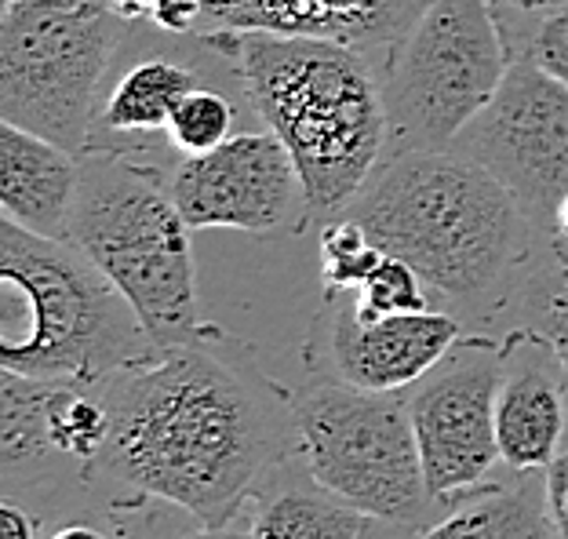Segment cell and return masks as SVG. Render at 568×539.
Instances as JSON below:
<instances>
[{"instance_id":"cell-34","label":"cell","mask_w":568,"mask_h":539,"mask_svg":"<svg viewBox=\"0 0 568 539\" xmlns=\"http://www.w3.org/2000/svg\"><path fill=\"white\" fill-rule=\"evenodd\" d=\"M4 4H8V0H4Z\"/></svg>"},{"instance_id":"cell-18","label":"cell","mask_w":568,"mask_h":539,"mask_svg":"<svg viewBox=\"0 0 568 539\" xmlns=\"http://www.w3.org/2000/svg\"><path fill=\"white\" fill-rule=\"evenodd\" d=\"M547 481L544 470H510L507 481L477 485L456 499L416 539H550Z\"/></svg>"},{"instance_id":"cell-26","label":"cell","mask_w":568,"mask_h":539,"mask_svg":"<svg viewBox=\"0 0 568 539\" xmlns=\"http://www.w3.org/2000/svg\"><path fill=\"white\" fill-rule=\"evenodd\" d=\"M488 4L496 8V16L503 22V33H507V44L514 48V41H518L528 26H532L536 19H544L547 11L561 8L565 0H488Z\"/></svg>"},{"instance_id":"cell-3","label":"cell","mask_w":568,"mask_h":539,"mask_svg":"<svg viewBox=\"0 0 568 539\" xmlns=\"http://www.w3.org/2000/svg\"><path fill=\"white\" fill-rule=\"evenodd\" d=\"M303 175L310 226L351 209L386 157L383 62L325 37L212 30Z\"/></svg>"},{"instance_id":"cell-10","label":"cell","mask_w":568,"mask_h":539,"mask_svg":"<svg viewBox=\"0 0 568 539\" xmlns=\"http://www.w3.org/2000/svg\"><path fill=\"white\" fill-rule=\"evenodd\" d=\"M110 438L102 379H33L0 368V470L4 496L51 504L77 481L99 492V459Z\"/></svg>"},{"instance_id":"cell-31","label":"cell","mask_w":568,"mask_h":539,"mask_svg":"<svg viewBox=\"0 0 568 539\" xmlns=\"http://www.w3.org/2000/svg\"><path fill=\"white\" fill-rule=\"evenodd\" d=\"M416 532H419V529H412V525L368 518V521H365V532H361V539H416Z\"/></svg>"},{"instance_id":"cell-6","label":"cell","mask_w":568,"mask_h":539,"mask_svg":"<svg viewBox=\"0 0 568 539\" xmlns=\"http://www.w3.org/2000/svg\"><path fill=\"white\" fill-rule=\"evenodd\" d=\"M132 30L135 22L110 0H8L0 16V121L81 157Z\"/></svg>"},{"instance_id":"cell-28","label":"cell","mask_w":568,"mask_h":539,"mask_svg":"<svg viewBox=\"0 0 568 539\" xmlns=\"http://www.w3.org/2000/svg\"><path fill=\"white\" fill-rule=\"evenodd\" d=\"M0 539H37V518L19 499L4 496V504H0Z\"/></svg>"},{"instance_id":"cell-11","label":"cell","mask_w":568,"mask_h":539,"mask_svg":"<svg viewBox=\"0 0 568 539\" xmlns=\"http://www.w3.org/2000/svg\"><path fill=\"white\" fill-rule=\"evenodd\" d=\"M499 379L503 339L467 332L416 387L405 390L426 489L442 510L485 485L503 464L496 441Z\"/></svg>"},{"instance_id":"cell-7","label":"cell","mask_w":568,"mask_h":539,"mask_svg":"<svg viewBox=\"0 0 568 539\" xmlns=\"http://www.w3.org/2000/svg\"><path fill=\"white\" fill-rule=\"evenodd\" d=\"M306 478L368 518L430 525L442 507L426 489L405 390L379 394L317 379L288 394Z\"/></svg>"},{"instance_id":"cell-12","label":"cell","mask_w":568,"mask_h":539,"mask_svg":"<svg viewBox=\"0 0 568 539\" xmlns=\"http://www.w3.org/2000/svg\"><path fill=\"white\" fill-rule=\"evenodd\" d=\"M230 73H237L234 59L215 44L212 33H164L150 22H135L102 88L84 153H113V157L161 164L150 150L158 139H164V128L179 102L193 88Z\"/></svg>"},{"instance_id":"cell-5","label":"cell","mask_w":568,"mask_h":539,"mask_svg":"<svg viewBox=\"0 0 568 539\" xmlns=\"http://www.w3.org/2000/svg\"><path fill=\"white\" fill-rule=\"evenodd\" d=\"M172 169L142 157L84 153L67 241L135 306L161 350L223 339L197 311L190 226L172 197Z\"/></svg>"},{"instance_id":"cell-27","label":"cell","mask_w":568,"mask_h":539,"mask_svg":"<svg viewBox=\"0 0 568 539\" xmlns=\"http://www.w3.org/2000/svg\"><path fill=\"white\" fill-rule=\"evenodd\" d=\"M544 481H547L550 525H554V532L568 539V445L550 459V467L544 470Z\"/></svg>"},{"instance_id":"cell-8","label":"cell","mask_w":568,"mask_h":539,"mask_svg":"<svg viewBox=\"0 0 568 539\" xmlns=\"http://www.w3.org/2000/svg\"><path fill=\"white\" fill-rule=\"evenodd\" d=\"M510 44L488 0H430L383 67L386 157L448 150L499 92Z\"/></svg>"},{"instance_id":"cell-20","label":"cell","mask_w":568,"mask_h":539,"mask_svg":"<svg viewBox=\"0 0 568 539\" xmlns=\"http://www.w3.org/2000/svg\"><path fill=\"white\" fill-rule=\"evenodd\" d=\"M248 118H260V110H255L237 70L230 77H219V81L193 88L175 106L172 121H168L164 143L175 161L197 157V153H209L215 146H223L226 139H234L237 132H244Z\"/></svg>"},{"instance_id":"cell-30","label":"cell","mask_w":568,"mask_h":539,"mask_svg":"<svg viewBox=\"0 0 568 539\" xmlns=\"http://www.w3.org/2000/svg\"><path fill=\"white\" fill-rule=\"evenodd\" d=\"M175 539H252V518H234L226 525H201V529L183 532Z\"/></svg>"},{"instance_id":"cell-32","label":"cell","mask_w":568,"mask_h":539,"mask_svg":"<svg viewBox=\"0 0 568 539\" xmlns=\"http://www.w3.org/2000/svg\"><path fill=\"white\" fill-rule=\"evenodd\" d=\"M550 241H565V245H568V197H565L561 212H558V230H554Z\"/></svg>"},{"instance_id":"cell-9","label":"cell","mask_w":568,"mask_h":539,"mask_svg":"<svg viewBox=\"0 0 568 539\" xmlns=\"http://www.w3.org/2000/svg\"><path fill=\"white\" fill-rule=\"evenodd\" d=\"M452 150L510 190L547 241L568 197V84L536 59L514 55L493 102L463 128Z\"/></svg>"},{"instance_id":"cell-25","label":"cell","mask_w":568,"mask_h":539,"mask_svg":"<svg viewBox=\"0 0 568 539\" xmlns=\"http://www.w3.org/2000/svg\"><path fill=\"white\" fill-rule=\"evenodd\" d=\"M124 19L150 22L164 33H201L204 0H110Z\"/></svg>"},{"instance_id":"cell-1","label":"cell","mask_w":568,"mask_h":539,"mask_svg":"<svg viewBox=\"0 0 568 539\" xmlns=\"http://www.w3.org/2000/svg\"><path fill=\"white\" fill-rule=\"evenodd\" d=\"M110 438L99 492L118 504L161 499L197 521L241 518L270 470L288 456V394L223 362L212 343L175 346L102 379Z\"/></svg>"},{"instance_id":"cell-29","label":"cell","mask_w":568,"mask_h":539,"mask_svg":"<svg viewBox=\"0 0 568 539\" xmlns=\"http://www.w3.org/2000/svg\"><path fill=\"white\" fill-rule=\"evenodd\" d=\"M44 539H118V532H110L106 525H99L92 518H70L59 521Z\"/></svg>"},{"instance_id":"cell-33","label":"cell","mask_w":568,"mask_h":539,"mask_svg":"<svg viewBox=\"0 0 568 539\" xmlns=\"http://www.w3.org/2000/svg\"><path fill=\"white\" fill-rule=\"evenodd\" d=\"M550 539H565V536H558V532H554V536H550Z\"/></svg>"},{"instance_id":"cell-15","label":"cell","mask_w":568,"mask_h":539,"mask_svg":"<svg viewBox=\"0 0 568 539\" xmlns=\"http://www.w3.org/2000/svg\"><path fill=\"white\" fill-rule=\"evenodd\" d=\"M568 438V387L554 346L528 328L503 336L496 441L507 470H547Z\"/></svg>"},{"instance_id":"cell-23","label":"cell","mask_w":568,"mask_h":539,"mask_svg":"<svg viewBox=\"0 0 568 539\" xmlns=\"http://www.w3.org/2000/svg\"><path fill=\"white\" fill-rule=\"evenodd\" d=\"M351 303L357 317H365V321L434 311V295L426 288V281L419 277V270L408 266L405 260H397V255H386V260L372 270L365 285L351 295Z\"/></svg>"},{"instance_id":"cell-13","label":"cell","mask_w":568,"mask_h":539,"mask_svg":"<svg viewBox=\"0 0 568 539\" xmlns=\"http://www.w3.org/2000/svg\"><path fill=\"white\" fill-rule=\"evenodd\" d=\"M168 183L190 230L277 237L310 226L303 175L270 128L237 132L223 146L183 157Z\"/></svg>"},{"instance_id":"cell-17","label":"cell","mask_w":568,"mask_h":539,"mask_svg":"<svg viewBox=\"0 0 568 539\" xmlns=\"http://www.w3.org/2000/svg\"><path fill=\"white\" fill-rule=\"evenodd\" d=\"M81 183V157L51 139L0 121V204L4 220L41 237L67 241Z\"/></svg>"},{"instance_id":"cell-2","label":"cell","mask_w":568,"mask_h":539,"mask_svg":"<svg viewBox=\"0 0 568 539\" xmlns=\"http://www.w3.org/2000/svg\"><path fill=\"white\" fill-rule=\"evenodd\" d=\"M343 215L376 248L416 266L463 325L514 306L547 248L510 190L452 146L383 157Z\"/></svg>"},{"instance_id":"cell-21","label":"cell","mask_w":568,"mask_h":539,"mask_svg":"<svg viewBox=\"0 0 568 539\" xmlns=\"http://www.w3.org/2000/svg\"><path fill=\"white\" fill-rule=\"evenodd\" d=\"M514 311H518V325L514 328L536 332V336H544L554 346L568 387V245L565 241H547L544 255L536 260L532 274L525 277L518 299H514Z\"/></svg>"},{"instance_id":"cell-22","label":"cell","mask_w":568,"mask_h":539,"mask_svg":"<svg viewBox=\"0 0 568 539\" xmlns=\"http://www.w3.org/2000/svg\"><path fill=\"white\" fill-rule=\"evenodd\" d=\"M383 260L386 252L372 245V237L351 215H339V220L321 226V281H325V295H354Z\"/></svg>"},{"instance_id":"cell-24","label":"cell","mask_w":568,"mask_h":539,"mask_svg":"<svg viewBox=\"0 0 568 539\" xmlns=\"http://www.w3.org/2000/svg\"><path fill=\"white\" fill-rule=\"evenodd\" d=\"M514 55L536 59L547 73L568 84V0L561 8L547 11L544 19H536L528 30L514 41Z\"/></svg>"},{"instance_id":"cell-14","label":"cell","mask_w":568,"mask_h":539,"mask_svg":"<svg viewBox=\"0 0 568 539\" xmlns=\"http://www.w3.org/2000/svg\"><path fill=\"white\" fill-rule=\"evenodd\" d=\"M467 332L448 311L394 314L379 321L357 317L354 303L328 295L317 314L306 362L325 372V379L351 383L361 390L402 394L430 372Z\"/></svg>"},{"instance_id":"cell-4","label":"cell","mask_w":568,"mask_h":539,"mask_svg":"<svg viewBox=\"0 0 568 539\" xmlns=\"http://www.w3.org/2000/svg\"><path fill=\"white\" fill-rule=\"evenodd\" d=\"M161 354L135 306L81 248L0 223V368L106 379Z\"/></svg>"},{"instance_id":"cell-19","label":"cell","mask_w":568,"mask_h":539,"mask_svg":"<svg viewBox=\"0 0 568 539\" xmlns=\"http://www.w3.org/2000/svg\"><path fill=\"white\" fill-rule=\"evenodd\" d=\"M252 539H361L368 515L335 499L321 485H281L255 499Z\"/></svg>"},{"instance_id":"cell-16","label":"cell","mask_w":568,"mask_h":539,"mask_svg":"<svg viewBox=\"0 0 568 539\" xmlns=\"http://www.w3.org/2000/svg\"><path fill=\"white\" fill-rule=\"evenodd\" d=\"M430 0H204L201 33L260 30L325 37L351 44L386 67L397 41Z\"/></svg>"}]
</instances>
